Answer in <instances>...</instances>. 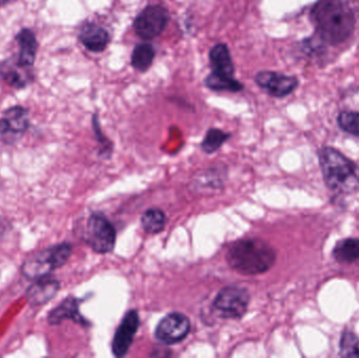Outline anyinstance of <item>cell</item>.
<instances>
[{
	"mask_svg": "<svg viewBox=\"0 0 359 358\" xmlns=\"http://www.w3.org/2000/svg\"><path fill=\"white\" fill-rule=\"evenodd\" d=\"M310 19L324 43L341 44L353 34L356 19L343 0H318L310 11Z\"/></svg>",
	"mask_w": 359,
	"mask_h": 358,
	"instance_id": "cell-1",
	"label": "cell"
},
{
	"mask_svg": "<svg viewBox=\"0 0 359 358\" xmlns=\"http://www.w3.org/2000/svg\"><path fill=\"white\" fill-rule=\"evenodd\" d=\"M228 266L242 275H264L276 262V252L261 237H243L230 244L225 254Z\"/></svg>",
	"mask_w": 359,
	"mask_h": 358,
	"instance_id": "cell-2",
	"label": "cell"
},
{
	"mask_svg": "<svg viewBox=\"0 0 359 358\" xmlns=\"http://www.w3.org/2000/svg\"><path fill=\"white\" fill-rule=\"evenodd\" d=\"M325 184L339 195H353L359 191V166L339 149L324 146L318 151Z\"/></svg>",
	"mask_w": 359,
	"mask_h": 358,
	"instance_id": "cell-3",
	"label": "cell"
},
{
	"mask_svg": "<svg viewBox=\"0 0 359 358\" xmlns=\"http://www.w3.org/2000/svg\"><path fill=\"white\" fill-rule=\"evenodd\" d=\"M72 252L73 245L67 242L40 250L23 263L21 268L22 275L29 281L48 277L69 261Z\"/></svg>",
	"mask_w": 359,
	"mask_h": 358,
	"instance_id": "cell-4",
	"label": "cell"
},
{
	"mask_svg": "<svg viewBox=\"0 0 359 358\" xmlns=\"http://www.w3.org/2000/svg\"><path fill=\"white\" fill-rule=\"evenodd\" d=\"M251 294L246 287L228 285L222 288L211 303V310L224 319H242L248 312Z\"/></svg>",
	"mask_w": 359,
	"mask_h": 358,
	"instance_id": "cell-5",
	"label": "cell"
},
{
	"mask_svg": "<svg viewBox=\"0 0 359 358\" xmlns=\"http://www.w3.org/2000/svg\"><path fill=\"white\" fill-rule=\"evenodd\" d=\"M83 240L96 254H111L117 243V230L107 216L96 212L90 214L86 221Z\"/></svg>",
	"mask_w": 359,
	"mask_h": 358,
	"instance_id": "cell-6",
	"label": "cell"
},
{
	"mask_svg": "<svg viewBox=\"0 0 359 358\" xmlns=\"http://www.w3.org/2000/svg\"><path fill=\"white\" fill-rule=\"evenodd\" d=\"M170 20V12L165 6L149 4L137 15L133 27L141 39L153 40L163 33Z\"/></svg>",
	"mask_w": 359,
	"mask_h": 358,
	"instance_id": "cell-7",
	"label": "cell"
},
{
	"mask_svg": "<svg viewBox=\"0 0 359 358\" xmlns=\"http://www.w3.org/2000/svg\"><path fill=\"white\" fill-rule=\"evenodd\" d=\"M191 323L189 317L179 311L168 313L158 323L155 338L165 346H174L183 342L189 336Z\"/></svg>",
	"mask_w": 359,
	"mask_h": 358,
	"instance_id": "cell-8",
	"label": "cell"
},
{
	"mask_svg": "<svg viewBox=\"0 0 359 358\" xmlns=\"http://www.w3.org/2000/svg\"><path fill=\"white\" fill-rule=\"evenodd\" d=\"M140 327V315L136 309H130L124 315L111 340V353L116 357H124L134 344Z\"/></svg>",
	"mask_w": 359,
	"mask_h": 358,
	"instance_id": "cell-9",
	"label": "cell"
},
{
	"mask_svg": "<svg viewBox=\"0 0 359 358\" xmlns=\"http://www.w3.org/2000/svg\"><path fill=\"white\" fill-rule=\"evenodd\" d=\"M255 81L259 88L276 98H284L292 94L299 83L295 76L285 75L272 71H259L255 76Z\"/></svg>",
	"mask_w": 359,
	"mask_h": 358,
	"instance_id": "cell-10",
	"label": "cell"
},
{
	"mask_svg": "<svg viewBox=\"0 0 359 358\" xmlns=\"http://www.w3.org/2000/svg\"><path fill=\"white\" fill-rule=\"evenodd\" d=\"M226 179L227 167L222 164V166H212L196 172L190 182V186L196 193H215L224 188Z\"/></svg>",
	"mask_w": 359,
	"mask_h": 358,
	"instance_id": "cell-11",
	"label": "cell"
},
{
	"mask_svg": "<svg viewBox=\"0 0 359 358\" xmlns=\"http://www.w3.org/2000/svg\"><path fill=\"white\" fill-rule=\"evenodd\" d=\"M80 303L81 300L75 296H69L65 298L56 308L48 313V323L50 326H57L69 319L83 327H90V322L80 312Z\"/></svg>",
	"mask_w": 359,
	"mask_h": 358,
	"instance_id": "cell-12",
	"label": "cell"
},
{
	"mask_svg": "<svg viewBox=\"0 0 359 358\" xmlns=\"http://www.w3.org/2000/svg\"><path fill=\"white\" fill-rule=\"evenodd\" d=\"M79 40L82 46L92 53H102L107 50L111 38L105 27L94 22L82 25L79 32Z\"/></svg>",
	"mask_w": 359,
	"mask_h": 358,
	"instance_id": "cell-13",
	"label": "cell"
},
{
	"mask_svg": "<svg viewBox=\"0 0 359 358\" xmlns=\"http://www.w3.org/2000/svg\"><path fill=\"white\" fill-rule=\"evenodd\" d=\"M59 289H60L59 281L48 275L34 281V283L27 288L25 298L32 306H41L50 302L58 294Z\"/></svg>",
	"mask_w": 359,
	"mask_h": 358,
	"instance_id": "cell-14",
	"label": "cell"
},
{
	"mask_svg": "<svg viewBox=\"0 0 359 358\" xmlns=\"http://www.w3.org/2000/svg\"><path fill=\"white\" fill-rule=\"evenodd\" d=\"M29 111L25 107L14 106L4 111L0 119V134H21L29 128Z\"/></svg>",
	"mask_w": 359,
	"mask_h": 358,
	"instance_id": "cell-15",
	"label": "cell"
},
{
	"mask_svg": "<svg viewBox=\"0 0 359 358\" xmlns=\"http://www.w3.org/2000/svg\"><path fill=\"white\" fill-rule=\"evenodd\" d=\"M16 41L18 42L19 46L17 62L21 67H33L38 48V42L35 34L29 29H21L17 34Z\"/></svg>",
	"mask_w": 359,
	"mask_h": 358,
	"instance_id": "cell-16",
	"label": "cell"
},
{
	"mask_svg": "<svg viewBox=\"0 0 359 358\" xmlns=\"http://www.w3.org/2000/svg\"><path fill=\"white\" fill-rule=\"evenodd\" d=\"M209 62L213 73L233 77V61L227 44L217 43L213 46L209 52Z\"/></svg>",
	"mask_w": 359,
	"mask_h": 358,
	"instance_id": "cell-17",
	"label": "cell"
},
{
	"mask_svg": "<svg viewBox=\"0 0 359 358\" xmlns=\"http://www.w3.org/2000/svg\"><path fill=\"white\" fill-rule=\"evenodd\" d=\"M29 67H21L16 60L4 61L0 64V78L14 88H20L27 86L32 81Z\"/></svg>",
	"mask_w": 359,
	"mask_h": 358,
	"instance_id": "cell-18",
	"label": "cell"
},
{
	"mask_svg": "<svg viewBox=\"0 0 359 358\" xmlns=\"http://www.w3.org/2000/svg\"><path fill=\"white\" fill-rule=\"evenodd\" d=\"M333 258L341 264H359V239L347 237L337 242Z\"/></svg>",
	"mask_w": 359,
	"mask_h": 358,
	"instance_id": "cell-19",
	"label": "cell"
},
{
	"mask_svg": "<svg viewBox=\"0 0 359 358\" xmlns=\"http://www.w3.org/2000/svg\"><path fill=\"white\" fill-rule=\"evenodd\" d=\"M205 86L213 92H238L244 90L245 86L242 82L229 76L211 71L204 80Z\"/></svg>",
	"mask_w": 359,
	"mask_h": 358,
	"instance_id": "cell-20",
	"label": "cell"
},
{
	"mask_svg": "<svg viewBox=\"0 0 359 358\" xmlns=\"http://www.w3.org/2000/svg\"><path fill=\"white\" fill-rule=\"evenodd\" d=\"M155 57L156 50L153 44L143 42V43H139L135 46L132 56H130V63L136 71L145 73L151 69Z\"/></svg>",
	"mask_w": 359,
	"mask_h": 358,
	"instance_id": "cell-21",
	"label": "cell"
},
{
	"mask_svg": "<svg viewBox=\"0 0 359 358\" xmlns=\"http://www.w3.org/2000/svg\"><path fill=\"white\" fill-rule=\"evenodd\" d=\"M168 218L160 208H149L141 216V226L149 235H159L165 229Z\"/></svg>",
	"mask_w": 359,
	"mask_h": 358,
	"instance_id": "cell-22",
	"label": "cell"
},
{
	"mask_svg": "<svg viewBox=\"0 0 359 358\" xmlns=\"http://www.w3.org/2000/svg\"><path fill=\"white\" fill-rule=\"evenodd\" d=\"M230 137H231V134L224 132L219 128H209L201 143V149L207 155H212L227 142Z\"/></svg>",
	"mask_w": 359,
	"mask_h": 358,
	"instance_id": "cell-23",
	"label": "cell"
},
{
	"mask_svg": "<svg viewBox=\"0 0 359 358\" xmlns=\"http://www.w3.org/2000/svg\"><path fill=\"white\" fill-rule=\"evenodd\" d=\"M339 349L341 357H359V338L353 332L345 330L341 334Z\"/></svg>",
	"mask_w": 359,
	"mask_h": 358,
	"instance_id": "cell-24",
	"label": "cell"
},
{
	"mask_svg": "<svg viewBox=\"0 0 359 358\" xmlns=\"http://www.w3.org/2000/svg\"><path fill=\"white\" fill-rule=\"evenodd\" d=\"M337 123L341 130L359 138V111H341Z\"/></svg>",
	"mask_w": 359,
	"mask_h": 358,
	"instance_id": "cell-25",
	"label": "cell"
},
{
	"mask_svg": "<svg viewBox=\"0 0 359 358\" xmlns=\"http://www.w3.org/2000/svg\"><path fill=\"white\" fill-rule=\"evenodd\" d=\"M93 128H94L95 136H96L97 141L100 145V151L99 155L103 156L105 158H109L113 153L114 144L109 138L105 137L101 130L100 123H99L98 113H95L93 116Z\"/></svg>",
	"mask_w": 359,
	"mask_h": 358,
	"instance_id": "cell-26",
	"label": "cell"
},
{
	"mask_svg": "<svg viewBox=\"0 0 359 358\" xmlns=\"http://www.w3.org/2000/svg\"><path fill=\"white\" fill-rule=\"evenodd\" d=\"M12 1V0H0V4H6V2Z\"/></svg>",
	"mask_w": 359,
	"mask_h": 358,
	"instance_id": "cell-27",
	"label": "cell"
}]
</instances>
